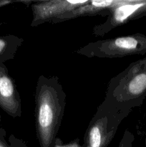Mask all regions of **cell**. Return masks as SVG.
Here are the masks:
<instances>
[{
    "mask_svg": "<svg viewBox=\"0 0 146 147\" xmlns=\"http://www.w3.org/2000/svg\"><path fill=\"white\" fill-rule=\"evenodd\" d=\"M66 93L55 76L41 75L34 92L36 134L40 147H56L66 106Z\"/></svg>",
    "mask_w": 146,
    "mask_h": 147,
    "instance_id": "1",
    "label": "cell"
},
{
    "mask_svg": "<svg viewBox=\"0 0 146 147\" xmlns=\"http://www.w3.org/2000/svg\"><path fill=\"white\" fill-rule=\"evenodd\" d=\"M146 97V57L130 63L112 78L107 84L104 100L116 109L131 111Z\"/></svg>",
    "mask_w": 146,
    "mask_h": 147,
    "instance_id": "2",
    "label": "cell"
},
{
    "mask_svg": "<svg viewBox=\"0 0 146 147\" xmlns=\"http://www.w3.org/2000/svg\"><path fill=\"white\" fill-rule=\"evenodd\" d=\"M130 113L119 110L103 100L87 126L84 136V147L108 146L120 123Z\"/></svg>",
    "mask_w": 146,
    "mask_h": 147,
    "instance_id": "3",
    "label": "cell"
},
{
    "mask_svg": "<svg viewBox=\"0 0 146 147\" xmlns=\"http://www.w3.org/2000/svg\"><path fill=\"white\" fill-rule=\"evenodd\" d=\"M87 57L121 58L146 54V36L136 33L91 42L75 52Z\"/></svg>",
    "mask_w": 146,
    "mask_h": 147,
    "instance_id": "4",
    "label": "cell"
},
{
    "mask_svg": "<svg viewBox=\"0 0 146 147\" xmlns=\"http://www.w3.org/2000/svg\"><path fill=\"white\" fill-rule=\"evenodd\" d=\"M146 14V1L128 0L125 4L111 9L107 19L92 29L94 36H104L116 27Z\"/></svg>",
    "mask_w": 146,
    "mask_h": 147,
    "instance_id": "5",
    "label": "cell"
},
{
    "mask_svg": "<svg viewBox=\"0 0 146 147\" xmlns=\"http://www.w3.org/2000/svg\"><path fill=\"white\" fill-rule=\"evenodd\" d=\"M90 0H34L31 4V27L52 22L60 16L85 5Z\"/></svg>",
    "mask_w": 146,
    "mask_h": 147,
    "instance_id": "6",
    "label": "cell"
},
{
    "mask_svg": "<svg viewBox=\"0 0 146 147\" xmlns=\"http://www.w3.org/2000/svg\"><path fill=\"white\" fill-rule=\"evenodd\" d=\"M0 108L9 116H21V99L14 79L4 63L0 64Z\"/></svg>",
    "mask_w": 146,
    "mask_h": 147,
    "instance_id": "7",
    "label": "cell"
},
{
    "mask_svg": "<svg viewBox=\"0 0 146 147\" xmlns=\"http://www.w3.org/2000/svg\"><path fill=\"white\" fill-rule=\"evenodd\" d=\"M127 1L128 0H102V1L90 0V1L85 5L60 16L52 21L51 23L57 24L78 17H91L95 15L107 17L110 10L125 4Z\"/></svg>",
    "mask_w": 146,
    "mask_h": 147,
    "instance_id": "8",
    "label": "cell"
},
{
    "mask_svg": "<svg viewBox=\"0 0 146 147\" xmlns=\"http://www.w3.org/2000/svg\"><path fill=\"white\" fill-rule=\"evenodd\" d=\"M24 39L14 34L0 36V64L14 58Z\"/></svg>",
    "mask_w": 146,
    "mask_h": 147,
    "instance_id": "9",
    "label": "cell"
},
{
    "mask_svg": "<svg viewBox=\"0 0 146 147\" xmlns=\"http://www.w3.org/2000/svg\"><path fill=\"white\" fill-rule=\"evenodd\" d=\"M7 132L2 128H0V147H27L25 142L17 138L14 134H11L6 140Z\"/></svg>",
    "mask_w": 146,
    "mask_h": 147,
    "instance_id": "10",
    "label": "cell"
},
{
    "mask_svg": "<svg viewBox=\"0 0 146 147\" xmlns=\"http://www.w3.org/2000/svg\"><path fill=\"white\" fill-rule=\"evenodd\" d=\"M134 140V135L130 131L125 130V131L123 134L121 140H120L118 147H133Z\"/></svg>",
    "mask_w": 146,
    "mask_h": 147,
    "instance_id": "11",
    "label": "cell"
},
{
    "mask_svg": "<svg viewBox=\"0 0 146 147\" xmlns=\"http://www.w3.org/2000/svg\"><path fill=\"white\" fill-rule=\"evenodd\" d=\"M14 2V1H11V0H0V7H4V6L7 5L9 4Z\"/></svg>",
    "mask_w": 146,
    "mask_h": 147,
    "instance_id": "12",
    "label": "cell"
},
{
    "mask_svg": "<svg viewBox=\"0 0 146 147\" xmlns=\"http://www.w3.org/2000/svg\"><path fill=\"white\" fill-rule=\"evenodd\" d=\"M1 121V114H0V122Z\"/></svg>",
    "mask_w": 146,
    "mask_h": 147,
    "instance_id": "13",
    "label": "cell"
},
{
    "mask_svg": "<svg viewBox=\"0 0 146 147\" xmlns=\"http://www.w3.org/2000/svg\"><path fill=\"white\" fill-rule=\"evenodd\" d=\"M145 144H146V140H145Z\"/></svg>",
    "mask_w": 146,
    "mask_h": 147,
    "instance_id": "14",
    "label": "cell"
}]
</instances>
